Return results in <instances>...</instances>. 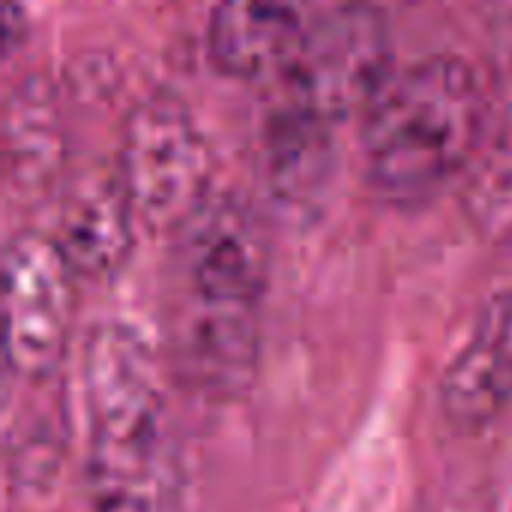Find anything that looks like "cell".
<instances>
[{
    "instance_id": "cell-1",
    "label": "cell",
    "mask_w": 512,
    "mask_h": 512,
    "mask_svg": "<svg viewBox=\"0 0 512 512\" xmlns=\"http://www.w3.org/2000/svg\"><path fill=\"white\" fill-rule=\"evenodd\" d=\"M81 381L93 512L183 510V456L150 342L123 321L93 327Z\"/></svg>"
},
{
    "instance_id": "cell-2",
    "label": "cell",
    "mask_w": 512,
    "mask_h": 512,
    "mask_svg": "<svg viewBox=\"0 0 512 512\" xmlns=\"http://www.w3.org/2000/svg\"><path fill=\"white\" fill-rule=\"evenodd\" d=\"M489 96L486 78L459 54H426L393 69L363 114V165L372 189L402 207L438 195L471 171Z\"/></svg>"
},
{
    "instance_id": "cell-3",
    "label": "cell",
    "mask_w": 512,
    "mask_h": 512,
    "mask_svg": "<svg viewBox=\"0 0 512 512\" xmlns=\"http://www.w3.org/2000/svg\"><path fill=\"white\" fill-rule=\"evenodd\" d=\"M171 324L261 327L270 276V240L255 207L213 192L174 231Z\"/></svg>"
},
{
    "instance_id": "cell-4",
    "label": "cell",
    "mask_w": 512,
    "mask_h": 512,
    "mask_svg": "<svg viewBox=\"0 0 512 512\" xmlns=\"http://www.w3.org/2000/svg\"><path fill=\"white\" fill-rule=\"evenodd\" d=\"M114 174L150 231L174 234L213 195L207 135L177 93L159 90L129 108Z\"/></svg>"
},
{
    "instance_id": "cell-5",
    "label": "cell",
    "mask_w": 512,
    "mask_h": 512,
    "mask_svg": "<svg viewBox=\"0 0 512 512\" xmlns=\"http://www.w3.org/2000/svg\"><path fill=\"white\" fill-rule=\"evenodd\" d=\"M393 69V39L381 9L327 6L306 21L300 48L282 75V102L336 126L366 114Z\"/></svg>"
},
{
    "instance_id": "cell-6",
    "label": "cell",
    "mask_w": 512,
    "mask_h": 512,
    "mask_svg": "<svg viewBox=\"0 0 512 512\" xmlns=\"http://www.w3.org/2000/svg\"><path fill=\"white\" fill-rule=\"evenodd\" d=\"M75 273L57 240L39 231H21L3 252V312H6V378L48 381L66 354Z\"/></svg>"
},
{
    "instance_id": "cell-7",
    "label": "cell",
    "mask_w": 512,
    "mask_h": 512,
    "mask_svg": "<svg viewBox=\"0 0 512 512\" xmlns=\"http://www.w3.org/2000/svg\"><path fill=\"white\" fill-rule=\"evenodd\" d=\"M512 402V288L483 300L465 342L447 363L438 405L450 429L474 435L489 429Z\"/></svg>"
},
{
    "instance_id": "cell-8",
    "label": "cell",
    "mask_w": 512,
    "mask_h": 512,
    "mask_svg": "<svg viewBox=\"0 0 512 512\" xmlns=\"http://www.w3.org/2000/svg\"><path fill=\"white\" fill-rule=\"evenodd\" d=\"M486 132L465 177V213L489 240L512 237V12L492 33L486 72Z\"/></svg>"
},
{
    "instance_id": "cell-9",
    "label": "cell",
    "mask_w": 512,
    "mask_h": 512,
    "mask_svg": "<svg viewBox=\"0 0 512 512\" xmlns=\"http://www.w3.org/2000/svg\"><path fill=\"white\" fill-rule=\"evenodd\" d=\"M135 213L114 171H87L63 195L57 246L78 279H111L135 246Z\"/></svg>"
},
{
    "instance_id": "cell-10",
    "label": "cell",
    "mask_w": 512,
    "mask_h": 512,
    "mask_svg": "<svg viewBox=\"0 0 512 512\" xmlns=\"http://www.w3.org/2000/svg\"><path fill=\"white\" fill-rule=\"evenodd\" d=\"M306 18L288 3H252L231 0L207 18V51L213 63L234 78L285 75L291 66Z\"/></svg>"
},
{
    "instance_id": "cell-11",
    "label": "cell",
    "mask_w": 512,
    "mask_h": 512,
    "mask_svg": "<svg viewBox=\"0 0 512 512\" xmlns=\"http://www.w3.org/2000/svg\"><path fill=\"white\" fill-rule=\"evenodd\" d=\"M330 123L279 102L264 123V177L282 207H312L330 186L336 138Z\"/></svg>"
},
{
    "instance_id": "cell-12",
    "label": "cell",
    "mask_w": 512,
    "mask_h": 512,
    "mask_svg": "<svg viewBox=\"0 0 512 512\" xmlns=\"http://www.w3.org/2000/svg\"><path fill=\"white\" fill-rule=\"evenodd\" d=\"M48 381H12L21 390V405L3 399V456L6 477L21 492L51 486L69 438V417L63 399Z\"/></svg>"
},
{
    "instance_id": "cell-13",
    "label": "cell",
    "mask_w": 512,
    "mask_h": 512,
    "mask_svg": "<svg viewBox=\"0 0 512 512\" xmlns=\"http://www.w3.org/2000/svg\"><path fill=\"white\" fill-rule=\"evenodd\" d=\"M60 153L54 99L45 84L27 81L6 99V168L21 186L45 180Z\"/></svg>"
},
{
    "instance_id": "cell-14",
    "label": "cell",
    "mask_w": 512,
    "mask_h": 512,
    "mask_svg": "<svg viewBox=\"0 0 512 512\" xmlns=\"http://www.w3.org/2000/svg\"><path fill=\"white\" fill-rule=\"evenodd\" d=\"M24 24H27L24 9L15 3H6V9H3V48H6V54L15 51V33H21Z\"/></svg>"
},
{
    "instance_id": "cell-15",
    "label": "cell",
    "mask_w": 512,
    "mask_h": 512,
    "mask_svg": "<svg viewBox=\"0 0 512 512\" xmlns=\"http://www.w3.org/2000/svg\"><path fill=\"white\" fill-rule=\"evenodd\" d=\"M507 512H512V501H510V510H507Z\"/></svg>"
}]
</instances>
